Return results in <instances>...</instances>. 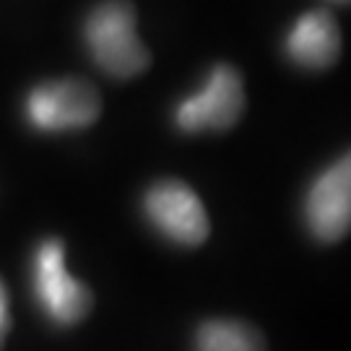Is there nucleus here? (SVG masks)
I'll return each mask as SVG.
<instances>
[{"mask_svg": "<svg viewBox=\"0 0 351 351\" xmlns=\"http://www.w3.org/2000/svg\"><path fill=\"white\" fill-rule=\"evenodd\" d=\"M84 39L94 63L112 78H133L151 63L146 45L136 32V8L130 0H104L88 13Z\"/></svg>", "mask_w": 351, "mask_h": 351, "instance_id": "nucleus-1", "label": "nucleus"}, {"mask_svg": "<svg viewBox=\"0 0 351 351\" xmlns=\"http://www.w3.org/2000/svg\"><path fill=\"white\" fill-rule=\"evenodd\" d=\"M24 110L29 125L42 133L81 130L97 123L101 97L84 78H58L32 88Z\"/></svg>", "mask_w": 351, "mask_h": 351, "instance_id": "nucleus-2", "label": "nucleus"}, {"mask_svg": "<svg viewBox=\"0 0 351 351\" xmlns=\"http://www.w3.org/2000/svg\"><path fill=\"white\" fill-rule=\"evenodd\" d=\"M34 294L42 310L58 326H75L88 315L94 297L86 284L65 271V245L60 239H45L34 250Z\"/></svg>", "mask_w": 351, "mask_h": 351, "instance_id": "nucleus-3", "label": "nucleus"}, {"mask_svg": "<svg viewBox=\"0 0 351 351\" xmlns=\"http://www.w3.org/2000/svg\"><path fill=\"white\" fill-rule=\"evenodd\" d=\"M245 110V86L242 75L232 65H216L206 86L193 94L177 107L175 123L185 133H203V130H229L237 125Z\"/></svg>", "mask_w": 351, "mask_h": 351, "instance_id": "nucleus-4", "label": "nucleus"}, {"mask_svg": "<svg viewBox=\"0 0 351 351\" xmlns=\"http://www.w3.org/2000/svg\"><path fill=\"white\" fill-rule=\"evenodd\" d=\"M143 211L164 237L185 247L203 245L211 232L201 198L180 180H164L149 188L143 198Z\"/></svg>", "mask_w": 351, "mask_h": 351, "instance_id": "nucleus-5", "label": "nucleus"}, {"mask_svg": "<svg viewBox=\"0 0 351 351\" xmlns=\"http://www.w3.org/2000/svg\"><path fill=\"white\" fill-rule=\"evenodd\" d=\"M307 226L320 242H339L349 234L351 221V167L341 156L313 182L304 201Z\"/></svg>", "mask_w": 351, "mask_h": 351, "instance_id": "nucleus-6", "label": "nucleus"}, {"mask_svg": "<svg viewBox=\"0 0 351 351\" xmlns=\"http://www.w3.org/2000/svg\"><path fill=\"white\" fill-rule=\"evenodd\" d=\"M287 52L302 68L310 71L330 68L341 55V29L333 13L317 8L300 16L287 37Z\"/></svg>", "mask_w": 351, "mask_h": 351, "instance_id": "nucleus-7", "label": "nucleus"}, {"mask_svg": "<svg viewBox=\"0 0 351 351\" xmlns=\"http://www.w3.org/2000/svg\"><path fill=\"white\" fill-rule=\"evenodd\" d=\"M195 351H265V341L250 323L206 320L195 333Z\"/></svg>", "mask_w": 351, "mask_h": 351, "instance_id": "nucleus-8", "label": "nucleus"}, {"mask_svg": "<svg viewBox=\"0 0 351 351\" xmlns=\"http://www.w3.org/2000/svg\"><path fill=\"white\" fill-rule=\"evenodd\" d=\"M8 304H11V300H8V289H5V284L0 281V349H3V343H5V339H8V330H11Z\"/></svg>", "mask_w": 351, "mask_h": 351, "instance_id": "nucleus-9", "label": "nucleus"}, {"mask_svg": "<svg viewBox=\"0 0 351 351\" xmlns=\"http://www.w3.org/2000/svg\"><path fill=\"white\" fill-rule=\"evenodd\" d=\"M330 3H343V5H346V3H349V0H330Z\"/></svg>", "mask_w": 351, "mask_h": 351, "instance_id": "nucleus-10", "label": "nucleus"}]
</instances>
